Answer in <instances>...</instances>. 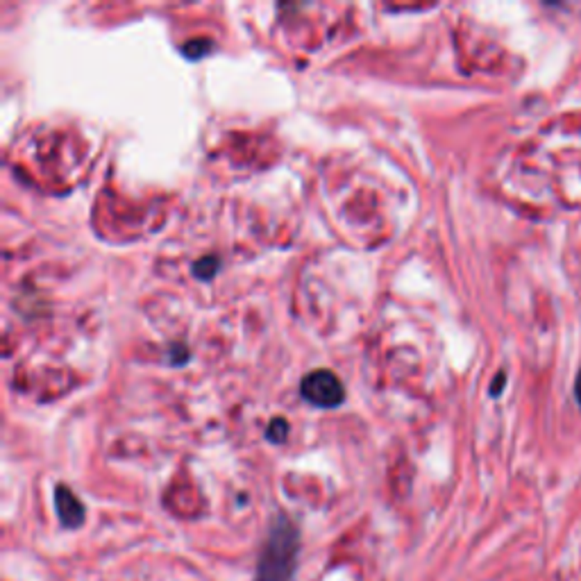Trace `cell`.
<instances>
[{"label": "cell", "instance_id": "3", "mask_svg": "<svg viewBox=\"0 0 581 581\" xmlns=\"http://www.w3.org/2000/svg\"><path fill=\"white\" fill-rule=\"evenodd\" d=\"M55 509H57V515H59V523L68 527V529H76L84 523V504L80 502V498L73 493L71 488L66 486H57L55 490Z\"/></svg>", "mask_w": 581, "mask_h": 581}, {"label": "cell", "instance_id": "2", "mask_svg": "<svg viewBox=\"0 0 581 581\" xmlns=\"http://www.w3.org/2000/svg\"><path fill=\"white\" fill-rule=\"evenodd\" d=\"M300 391L304 395V400H309L316 406H323V409H334V406H339L345 398L343 384L329 370H314V373H309L302 379Z\"/></svg>", "mask_w": 581, "mask_h": 581}, {"label": "cell", "instance_id": "4", "mask_svg": "<svg viewBox=\"0 0 581 581\" xmlns=\"http://www.w3.org/2000/svg\"><path fill=\"white\" fill-rule=\"evenodd\" d=\"M212 46L214 43L209 39H193L184 46V53H187V57H191V59H197V57H205L207 51H212Z\"/></svg>", "mask_w": 581, "mask_h": 581}, {"label": "cell", "instance_id": "7", "mask_svg": "<svg viewBox=\"0 0 581 581\" xmlns=\"http://www.w3.org/2000/svg\"><path fill=\"white\" fill-rule=\"evenodd\" d=\"M575 398L581 406V368H579V373H577V379H575Z\"/></svg>", "mask_w": 581, "mask_h": 581}, {"label": "cell", "instance_id": "5", "mask_svg": "<svg viewBox=\"0 0 581 581\" xmlns=\"http://www.w3.org/2000/svg\"><path fill=\"white\" fill-rule=\"evenodd\" d=\"M216 268H218V259L216 257H205L202 262L195 264V275L209 279V277L216 273Z\"/></svg>", "mask_w": 581, "mask_h": 581}, {"label": "cell", "instance_id": "6", "mask_svg": "<svg viewBox=\"0 0 581 581\" xmlns=\"http://www.w3.org/2000/svg\"><path fill=\"white\" fill-rule=\"evenodd\" d=\"M287 431H289V425L284 423L282 418H277V420H273V423H270V427H268V431H266V436H268L270 441H275V443H282L284 436H287Z\"/></svg>", "mask_w": 581, "mask_h": 581}, {"label": "cell", "instance_id": "8", "mask_svg": "<svg viewBox=\"0 0 581 581\" xmlns=\"http://www.w3.org/2000/svg\"><path fill=\"white\" fill-rule=\"evenodd\" d=\"M504 389V373L502 375H498V379H495V386H493V395H498V391H502Z\"/></svg>", "mask_w": 581, "mask_h": 581}, {"label": "cell", "instance_id": "1", "mask_svg": "<svg viewBox=\"0 0 581 581\" xmlns=\"http://www.w3.org/2000/svg\"><path fill=\"white\" fill-rule=\"evenodd\" d=\"M300 554V531L289 518L279 515L270 525L266 545L257 563L254 581H293Z\"/></svg>", "mask_w": 581, "mask_h": 581}]
</instances>
